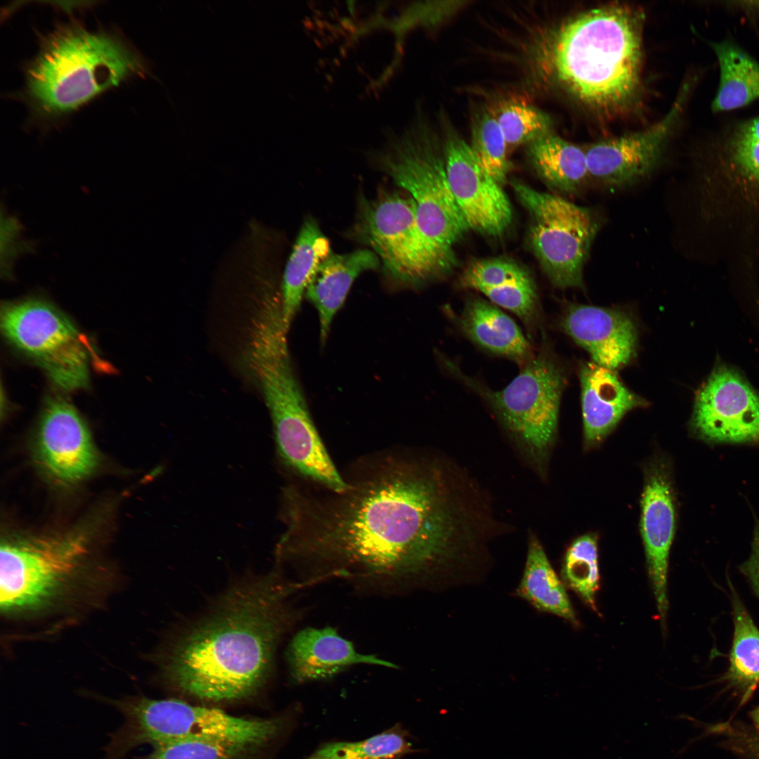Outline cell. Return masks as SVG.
Listing matches in <instances>:
<instances>
[{
  "mask_svg": "<svg viewBox=\"0 0 759 759\" xmlns=\"http://www.w3.org/2000/svg\"><path fill=\"white\" fill-rule=\"evenodd\" d=\"M341 491L287 488L280 557L304 588L329 579L391 590L473 545L479 514L443 465L389 452L361 462Z\"/></svg>",
  "mask_w": 759,
  "mask_h": 759,
  "instance_id": "obj_1",
  "label": "cell"
},
{
  "mask_svg": "<svg viewBox=\"0 0 759 759\" xmlns=\"http://www.w3.org/2000/svg\"><path fill=\"white\" fill-rule=\"evenodd\" d=\"M299 589L276 572L231 586L162 650V677L201 700L253 696L270 676L277 647L298 618L290 599Z\"/></svg>",
  "mask_w": 759,
  "mask_h": 759,
  "instance_id": "obj_2",
  "label": "cell"
},
{
  "mask_svg": "<svg viewBox=\"0 0 759 759\" xmlns=\"http://www.w3.org/2000/svg\"><path fill=\"white\" fill-rule=\"evenodd\" d=\"M643 22L640 9L620 4L570 18L550 45L555 80L590 109L613 112L629 105L641 87Z\"/></svg>",
  "mask_w": 759,
  "mask_h": 759,
  "instance_id": "obj_3",
  "label": "cell"
},
{
  "mask_svg": "<svg viewBox=\"0 0 759 759\" xmlns=\"http://www.w3.org/2000/svg\"><path fill=\"white\" fill-rule=\"evenodd\" d=\"M148 72L143 57L117 35L67 25L44 40L28 65L25 93L36 112L56 117Z\"/></svg>",
  "mask_w": 759,
  "mask_h": 759,
  "instance_id": "obj_4",
  "label": "cell"
},
{
  "mask_svg": "<svg viewBox=\"0 0 759 759\" xmlns=\"http://www.w3.org/2000/svg\"><path fill=\"white\" fill-rule=\"evenodd\" d=\"M287 330L280 318L258 319L247 362L259 382L271 416L279 454L287 467L333 491L345 486L310 415L289 355Z\"/></svg>",
  "mask_w": 759,
  "mask_h": 759,
  "instance_id": "obj_5",
  "label": "cell"
},
{
  "mask_svg": "<svg viewBox=\"0 0 759 759\" xmlns=\"http://www.w3.org/2000/svg\"><path fill=\"white\" fill-rule=\"evenodd\" d=\"M91 540L90 529L84 526L4 540L0 554L1 610L8 615L37 613L63 598L84 573Z\"/></svg>",
  "mask_w": 759,
  "mask_h": 759,
  "instance_id": "obj_6",
  "label": "cell"
},
{
  "mask_svg": "<svg viewBox=\"0 0 759 759\" xmlns=\"http://www.w3.org/2000/svg\"><path fill=\"white\" fill-rule=\"evenodd\" d=\"M124 717L107 746V759H121L142 744L175 741H227L259 748L281 731V719H247L215 708L177 699L127 697L113 703Z\"/></svg>",
  "mask_w": 759,
  "mask_h": 759,
  "instance_id": "obj_7",
  "label": "cell"
},
{
  "mask_svg": "<svg viewBox=\"0 0 759 759\" xmlns=\"http://www.w3.org/2000/svg\"><path fill=\"white\" fill-rule=\"evenodd\" d=\"M543 337L534 358L500 390L468 376L455 361L439 354L444 370L483 399L536 458L545 455L554 439L566 382L562 364Z\"/></svg>",
  "mask_w": 759,
  "mask_h": 759,
  "instance_id": "obj_8",
  "label": "cell"
},
{
  "mask_svg": "<svg viewBox=\"0 0 759 759\" xmlns=\"http://www.w3.org/2000/svg\"><path fill=\"white\" fill-rule=\"evenodd\" d=\"M380 168L414 201L420 230L438 247L451 249L469 228L452 192L443 150L427 131L394 135L379 153Z\"/></svg>",
  "mask_w": 759,
  "mask_h": 759,
  "instance_id": "obj_9",
  "label": "cell"
},
{
  "mask_svg": "<svg viewBox=\"0 0 759 759\" xmlns=\"http://www.w3.org/2000/svg\"><path fill=\"white\" fill-rule=\"evenodd\" d=\"M352 233L372 249L387 273L403 285L433 281L455 264L452 250L436 246L420 230L412 197L398 192L361 197Z\"/></svg>",
  "mask_w": 759,
  "mask_h": 759,
  "instance_id": "obj_10",
  "label": "cell"
},
{
  "mask_svg": "<svg viewBox=\"0 0 759 759\" xmlns=\"http://www.w3.org/2000/svg\"><path fill=\"white\" fill-rule=\"evenodd\" d=\"M512 186L529 214V246L550 282L583 287L584 265L601 226L596 212L521 181Z\"/></svg>",
  "mask_w": 759,
  "mask_h": 759,
  "instance_id": "obj_11",
  "label": "cell"
},
{
  "mask_svg": "<svg viewBox=\"0 0 759 759\" xmlns=\"http://www.w3.org/2000/svg\"><path fill=\"white\" fill-rule=\"evenodd\" d=\"M1 325L6 339L59 388L74 391L87 386L88 349L77 327L54 306L34 298L6 303Z\"/></svg>",
  "mask_w": 759,
  "mask_h": 759,
  "instance_id": "obj_12",
  "label": "cell"
},
{
  "mask_svg": "<svg viewBox=\"0 0 759 759\" xmlns=\"http://www.w3.org/2000/svg\"><path fill=\"white\" fill-rule=\"evenodd\" d=\"M34 451L40 469L62 485L84 480L98 464L87 426L76 408L58 396L46 400L37 431Z\"/></svg>",
  "mask_w": 759,
  "mask_h": 759,
  "instance_id": "obj_13",
  "label": "cell"
},
{
  "mask_svg": "<svg viewBox=\"0 0 759 759\" xmlns=\"http://www.w3.org/2000/svg\"><path fill=\"white\" fill-rule=\"evenodd\" d=\"M450 186L469 228L483 235H502L512 221L510 200L501 185L479 164L470 145L448 129L443 147Z\"/></svg>",
  "mask_w": 759,
  "mask_h": 759,
  "instance_id": "obj_14",
  "label": "cell"
},
{
  "mask_svg": "<svg viewBox=\"0 0 759 759\" xmlns=\"http://www.w3.org/2000/svg\"><path fill=\"white\" fill-rule=\"evenodd\" d=\"M688 90L686 84L667 115L649 129L584 147L589 177L607 187L621 188L649 175L660 161Z\"/></svg>",
  "mask_w": 759,
  "mask_h": 759,
  "instance_id": "obj_15",
  "label": "cell"
},
{
  "mask_svg": "<svg viewBox=\"0 0 759 759\" xmlns=\"http://www.w3.org/2000/svg\"><path fill=\"white\" fill-rule=\"evenodd\" d=\"M692 424L701 437L711 441H758L759 397L737 372L719 368L696 396Z\"/></svg>",
  "mask_w": 759,
  "mask_h": 759,
  "instance_id": "obj_16",
  "label": "cell"
},
{
  "mask_svg": "<svg viewBox=\"0 0 759 759\" xmlns=\"http://www.w3.org/2000/svg\"><path fill=\"white\" fill-rule=\"evenodd\" d=\"M640 526L648 574L666 630L668 558L675 531V510L669 473L661 462L651 463L646 472Z\"/></svg>",
  "mask_w": 759,
  "mask_h": 759,
  "instance_id": "obj_17",
  "label": "cell"
},
{
  "mask_svg": "<svg viewBox=\"0 0 759 759\" xmlns=\"http://www.w3.org/2000/svg\"><path fill=\"white\" fill-rule=\"evenodd\" d=\"M559 324L562 332L590 354L593 363L602 367L616 371L637 354V327L623 310L571 304Z\"/></svg>",
  "mask_w": 759,
  "mask_h": 759,
  "instance_id": "obj_18",
  "label": "cell"
},
{
  "mask_svg": "<svg viewBox=\"0 0 759 759\" xmlns=\"http://www.w3.org/2000/svg\"><path fill=\"white\" fill-rule=\"evenodd\" d=\"M458 286L484 294L493 304L516 315L532 340L542 324V309L532 275L506 257L472 261L462 271Z\"/></svg>",
  "mask_w": 759,
  "mask_h": 759,
  "instance_id": "obj_19",
  "label": "cell"
},
{
  "mask_svg": "<svg viewBox=\"0 0 759 759\" xmlns=\"http://www.w3.org/2000/svg\"><path fill=\"white\" fill-rule=\"evenodd\" d=\"M285 658L290 675L296 683L328 680L357 665L398 668L376 655L359 652L332 627L300 630L290 642Z\"/></svg>",
  "mask_w": 759,
  "mask_h": 759,
  "instance_id": "obj_20",
  "label": "cell"
},
{
  "mask_svg": "<svg viewBox=\"0 0 759 759\" xmlns=\"http://www.w3.org/2000/svg\"><path fill=\"white\" fill-rule=\"evenodd\" d=\"M584 439L589 446L601 442L629 411L647 401L630 390L614 370L588 363L580 370Z\"/></svg>",
  "mask_w": 759,
  "mask_h": 759,
  "instance_id": "obj_21",
  "label": "cell"
},
{
  "mask_svg": "<svg viewBox=\"0 0 759 759\" xmlns=\"http://www.w3.org/2000/svg\"><path fill=\"white\" fill-rule=\"evenodd\" d=\"M445 312L466 337L487 352L510 359L520 368L534 358L536 350L528 337L492 302L471 297L460 313L449 306Z\"/></svg>",
  "mask_w": 759,
  "mask_h": 759,
  "instance_id": "obj_22",
  "label": "cell"
},
{
  "mask_svg": "<svg viewBox=\"0 0 759 759\" xmlns=\"http://www.w3.org/2000/svg\"><path fill=\"white\" fill-rule=\"evenodd\" d=\"M379 263L372 250L361 249L346 254L330 252L318 265L306 287L305 296L317 310L322 344L354 280L363 272L376 269Z\"/></svg>",
  "mask_w": 759,
  "mask_h": 759,
  "instance_id": "obj_23",
  "label": "cell"
},
{
  "mask_svg": "<svg viewBox=\"0 0 759 759\" xmlns=\"http://www.w3.org/2000/svg\"><path fill=\"white\" fill-rule=\"evenodd\" d=\"M330 242L312 217L300 228L287 261L282 284V315L288 330L299 309L311 278L318 265L330 253Z\"/></svg>",
  "mask_w": 759,
  "mask_h": 759,
  "instance_id": "obj_24",
  "label": "cell"
},
{
  "mask_svg": "<svg viewBox=\"0 0 759 759\" xmlns=\"http://www.w3.org/2000/svg\"><path fill=\"white\" fill-rule=\"evenodd\" d=\"M527 155L540 178L560 193L573 194L579 191L589 177L584 148L553 132L528 144Z\"/></svg>",
  "mask_w": 759,
  "mask_h": 759,
  "instance_id": "obj_25",
  "label": "cell"
},
{
  "mask_svg": "<svg viewBox=\"0 0 759 759\" xmlns=\"http://www.w3.org/2000/svg\"><path fill=\"white\" fill-rule=\"evenodd\" d=\"M720 66L713 112L744 107L759 98V63L729 41L711 43Z\"/></svg>",
  "mask_w": 759,
  "mask_h": 759,
  "instance_id": "obj_26",
  "label": "cell"
},
{
  "mask_svg": "<svg viewBox=\"0 0 759 759\" xmlns=\"http://www.w3.org/2000/svg\"><path fill=\"white\" fill-rule=\"evenodd\" d=\"M517 592L538 610L554 614L578 625L564 586L550 564L543 546L533 536L529 540L525 568Z\"/></svg>",
  "mask_w": 759,
  "mask_h": 759,
  "instance_id": "obj_27",
  "label": "cell"
},
{
  "mask_svg": "<svg viewBox=\"0 0 759 759\" xmlns=\"http://www.w3.org/2000/svg\"><path fill=\"white\" fill-rule=\"evenodd\" d=\"M732 588L734 625L729 668L725 680L741 693L744 703L759 685V630Z\"/></svg>",
  "mask_w": 759,
  "mask_h": 759,
  "instance_id": "obj_28",
  "label": "cell"
},
{
  "mask_svg": "<svg viewBox=\"0 0 759 759\" xmlns=\"http://www.w3.org/2000/svg\"><path fill=\"white\" fill-rule=\"evenodd\" d=\"M416 751L397 725L362 741L325 744L306 759H399Z\"/></svg>",
  "mask_w": 759,
  "mask_h": 759,
  "instance_id": "obj_29",
  "label": "cell"
},
{
  "mask_svg": "<svg viewBox=\"0 0 759 759\" xmlns=\"http://www.w3.org/2000/svg\"><path fill=\"white\" fill-rule=\"evenodd\" d=\"M566 585L592 610L599 587L597 540L593 534L576 538L569 547L562 571Z\"/></svg>",
  "mask_w": 759,
  "mask_h": 759,
  "instance_id": "obj_30",
  "label": "cell"
},
{
  "mask_svg": "<svg viewBox=\"0 0 759 759\" xmlns=\"http://www.w3.org/2000/svg\"><path fill=\"white\" fill-rule=\"evenodd\" d=\"M470 147L481 168L500 185L504 184L512 164L505 138L491 112L484 110L474 117Z\"/></svg>",
  "mask_w": 759,
  "mask_h": 759,
  "instance_id": "obj_31",
  "label": "cell"
},
{
  "mask_svg": "<svg viewBox=\"0 0 759 759\" xmlns=\"http://www.w3.org/2000/svg\"><path fill=\"white\" fill-rule=\"evenodd\" d=\"M494 115L508 149L530 144L552 131L550 117L540 109L517 101L500 103Z\"/></svg>",
  "mask_w": 759,
  "mask_h": 759,
  "instance_id": "obj_32",
  "label": "cell"
},
{
  "mask_svg": "<svg viewBox=\"0 0 759 759\" xmlns=\"http://www.w3.org/2000/svg\"><path fill=\"white\" fill-rule=\"evenodd\" d=\"M256 748L233 741L187 739L155 746L141 759H242Z\"/></svg>",
  "mask_w": 759,
  "mask_h": 759,
  "instance_id": "obj_33",
  "label": "cell"
},
{
  "mask_svg": "<svg viewBox=\"0 0 759 759\" xmlns=\"http://www.w3.org/2000/svg\"><path fill=\"white\" fill-rule=\"evenodd\" d=\"M730 129L725 144L729 161L759 183V117L739 122Z\"/></svg>",
  "mask_w": 759,
  "mask_h": 759,
  "instance_id": "obj_34",
  "label": "cell"
},
{
  "mask_svg": "<svg viewBox=\"0 0 759 759\" xmlns=\"http://www.w3.org/2000/svg\"><path fill=\"white\" fill-rule=\"evenodd\" d=\"M722 737L727 747L746 759H759V733L748 727L729 723Z\"/></svg>",
  "mask_w": 759,
  "mask_h": 759,
  "instance_id": "obj_35",
  "label": "cell"
},
{
  "mask_svg": "<svg viewBox=\"0 0 759 759\" xmlns=\"http://www.w3.org/2000/svg\"><path fill=\"white\" fill-rule=\"evenodd\" d=\"M1 221H4V223H1V226L4 227V230L1 228V233H4V235L1 234V238H4V240H1V244H5L4 247H1V249L4 248V252H1V255L4 254L2 260L5 259L4 264L7 272L13 260L21 254L20 250L22 251V249H27V247L20 245L22 242L20 239L22 226L18 220L11 216H6V219L2 218Z\"/></svg>",
  "mask_w": 759,
  "mask_h": 759,
  "instance_id": "obj_36",
  "label": "cell"
},
{
  "mask_svg": "<svg viewBox=\"0 0 759 759\" xmlns=\"http://www.w3.org/2000/svg\"><path fill=\"white\" fill-rule=\"evenodd\" d=\"M740 569L759 598V522L756 524L754 530L752 553L749 559L740 566Z\"/></svg>",
  "mask_w": 759,
  "mask_h": 759,
  "instance_id": "obj_37",
  "label": "cell"
},
{
  "mask_svg": "<svg viewBox=\"0 0 759 759\" xmlns=\"http://www.w3.org/2000/svg\"><path fill=\"white\" fill-rule=\"evenodd\" d=\"M750 717L756 731L759 733V706L750 713Z\"/></svg>",
  "mask_w": 759,
  "mask_h": 759,
  "instance_id": "obj_38",
  "label": "cell"
}]
</instances>
